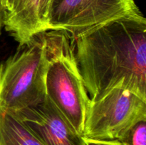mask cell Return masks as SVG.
Returning a JSON list of instances; mask_svg holds the SVG:
<instances>
[{
  "label": "cell",
  "mask_w": 146,
  "mask_h": 145,
  "mask_svg": "<svg viewBox=\"0 0 146 145\" xmlns=\"http://www.w3.org/2000/svg\"><path fill=\"white\" fill-rule=\"evenodd\" d=\"M86 145H125L121 140H96L84 138Z\"/></svg>",
  "instance_id": "30bf717a"
},
{
  "label": "cell",
  "mask_w": 146,
  "mask_h": 145,
  "mask_svg": "<svg viewBox=\"0 0 146 145\" xmlns=\"http://www.w3.org/2000/svg\"><path fill=\"white\" fill-rule=\"evenodd\" d=\"M47 61L42 33L0 63V108L19 112L46 98Z\"/></svg>",
  "instance_id": "3957f363"
},
{
  "label": "cell",
  "mask_w": 146,
  "mask_h": 145,
  "mask_svg": "<svg viewBox=\"0 0 146 145\" xmlns=\"http://www.w3.org/2000/svg\"><path fill=\"white\" fill-rule=\"evenodd\" d=\"M15 113L44 145H86L84 136L46 96L41 103Z\"/></svg>",
  "instance_id": "8992f818"
},
{
  "label": "cell",
  "mask_w": 146,
  "mask_h": 145,
  "mask_svg": "<svg viewBox=\"0 0 146 145\" xmlns=\"http://www.w3.org/2000/svg\"><path fill=\"white\" fill-rule=\"evenodd\" d=\"M0 145H44L15 112L0 108Z\"/></svg>",
  "instance_id": "ba28073f"
},
{
  "label": "cell",
  "mask_w": 146,
  "mask_h": 145,
  "mask_svg": "<svg viewBox=\"0 0 146 145\" xmlns=\"http://www.w3.org/2000/svg\"><path fill=\"white\" fill-rule=\"evenodd\" d=\"M74 38L76 61L91 100L116 87L146 99V19L139 10Z\"/></svg>",
  "instance_id": "6da1fadb"
},
{
  "label": "cell",
  "mask_w": 146,
  "mask_h": 145,
  "mask_svg": "<svg viewBox=\"0 0 146 145\" xmlns=\"http://www.w3.org/2000/svg\"><path fill=\"white\" fill-rule=\"evenodd\" d=\"M1 1H2L3 5H4V8H5L6 9V7H7V0H1Z\"/></svg>",
  "instance_id": "4fadbf2b"
},
{
  "label": "cell",
  "mask_w": 146,
  "mask_h": 145,
  "mask_svg": "<svg viewBox=\"0 0 146 145\" xmlns=\"http://www.w3.org/2000/svg\"><path fill=\"white\" fill-rule=\"evenodd\" d=\"M138 10L133 0H51L47 28L66 31L75 38Z\"/></svg>",
  "instance_id": "5b68a950"
},
{
  "label": "cell",
  "mask_w": 146,
  "mask_h": 145,
  "mask_svg": "<svg viewBox=\"0 0 146 145\" xmlns=\"http://www.w3.org/2000/svg\"><path fill=\"white\" fill-rule=\"evenodd\" d=\"M51 0H11L6 11V30L22 45L45 32Z\"/></svg>",
  "instance_id": "52a82bcc"
},
{
  "label": "cell",
  "mask_w": 146,
  "mask_h": 145,
  "mask_svg": "<svg viewBox=\"0 0 146 145\" xmlns=\"http://www.w3.org/2000/svg\"><path fill=\"white\" fill-rule=\"evenodd\" d=\"M11 0H7V7H6V11H7V10L8 9L9 7L10 4H11Z\"/></svg>",
  "instance_id": "7c38bea8"
},
{
  "label": "cell",
  "mask_w": 146,
  "mask_h": 145,
  "mask_svg": "<svg viewBox=\"0 0 146 145\" xmlns=\"http://www.w3.org/2000/svg\"><path fill=\"white\" fill-rule=\"evenodd\" d=\"M143 120H146V99L123 87H116L96 100H90L82 136L96 140H121Z\"/></svg>",
  "instance_id": "277c9868"
},
{
  "label": "cell",
  "mask_w": 146,
  "mask_h": 145,
  "mask_svg": "<svg viewBox=\"0 0 146 145\" xmlns=\"http://www.w3.org/2000/svg\"><path fill=\"white\" fill-rule=\"evenodd\" d=\"M42 34L47 61L46 96L82 135L90 98L76 61L74 38L59 30Z\"/></svg>",
  "instance_id": "7a4b0ae2"
},
{
  "label": "cell",
  "mask_w": 146,
  "mask_h": 145,
  "mask_svg": "<svg viewBox=\"0 0 146 145\" xmlns=\"http://www.w3.org/2000/svg\"><path fill=\"white\" fill-rule=\"evenodd\" d=\"M5 16H6V9L5 8H4V5H3L1 0H0V32H1V27H2V26H4Z\"/></svg>",
  "instance_id": "8fae6325"
},
{
  "label": "cell",
  "mask_w": 146,
  "mask_h": 145,
  "mask_svg": "<svg viewBox=\"0 0 146 145\" xmlns=\"http://www.w3.org/2000/svg\"><path fill=\"white\" fill-rule=\"evenodd\" d=\"M121 141L125 145H146V120L135 124Z\"/></svg>",
  "instance_id": "9c48e42d"
}]
</instances>
